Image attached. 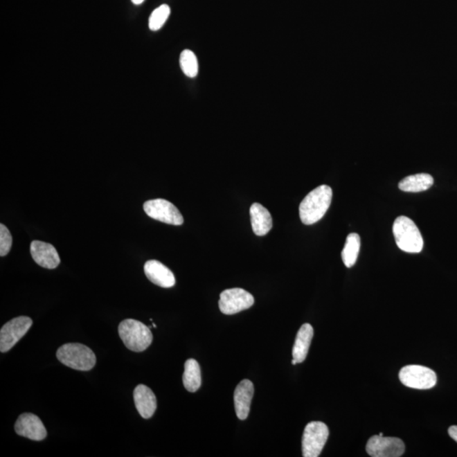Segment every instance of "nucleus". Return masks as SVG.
<instances>
[{
	"mask_svg": "<svg viewBox=\"0 0 457 457\" xmlns=\"http://www.w3.org/2000/svg\"><path fill=\"white\" fill-rule=\"evenodd\" d=\"M332 196V189L326 185L318 186L308 193L299 207L302 222L307 226L319 222L329 209Z\"/></svg>",
	"mask_w": 457,
	"mask_h": 457,
	"instance_id": "f257e3e1",
	"label": "nucleus"
},
{
	"mask_svg": "<svg viewBox=\"0 0 457 457\" xmlns=\"http://www.w3.org/2000/svg\"><path fill=\"white\" fill-rule=\"evenodd\" d=\"M118 331L124 345L135 352H142L150 348L154 338L150 328L135 319L123 320Z\"/></svg>",
	"mask_w": 457,
	"mask_h": 457,
	"instance_id": "f03ea898",
	"label": "nucleus"
},
{
	"mask_svg": "<svg viewBox=\"0 0 457 457\" xmlns=\"http://www.w3.org/2000/svg\"><path fill=\"white\" fill-rule=\"evenodd\" d=\"M393 234L400 249L409 253H421L424 239L416 224L409 217L400 216L395 220Z\"/></svg>",
	"mask_w": 457,
	"mask_h": 457,
	"instance_id": "7ed1b4c3",
	"label": "nucleus"
},
{
	"mask_svg": "<svg viewBox=\"0 0 457 457\" xmlns=\"http://www.w3.org/2000/svg\"><path fill=\"white\" fill-rule=\"evenodd\" d=\"M56 356L61 364L75 370L89 371L96 364V356L93 350L79 343H69L60 346Z\"/></svg>",
	"mask_w": 457,
	"mask_h": 457,
	"instance_id": "20e7f679",
	"label": "nucleus"
},
{
	"mask_svg": "<svg viewBox=\"0 0 457 457\" xmlns=\"http://www.w3.org/2000/svg\"><path fill=\"white\" fill-rule=\"evenodd\" d=\"M329 429L323 422H311L304 429L303 436V456L318 457L329 438Z\"/></svg>",
	"mask_w": 457,
	"mask_h": 457,
	"instance_id": "39448f33",
	"label": "nucleus"
},
{
	"mask_svg": "<svg viewBox=\"0 0 457 457\" xmlns=\"http://www.w3.org/2000/svg\"><path fill=\"white\" fill-rule=\"evenodd\" d=\"M399 379L404 386L418 390H429L437 383L436 373L421 365H409L401 369Z\"/></svg>",
	"mask_w": 457,
	"mask_h": 457,
	"instance_id": "423d86ee",
	"label": "nucleus"
},
{
	"mask_svg": "<svg viewBox=\"0 0 457 457\" xmlns=\"http://www.w3.org/2000/svg\"><path fill=\"white\" fill-rule=\"evenodd\" d=\"M143 209L150 218L160 222L173 226H181L184 223V219L178 208L170 201L161 198L145 201Z\"/></svg>",
	"mask_w": 457,
	"mask_h": 457,
	"instance_id": "0eeeda50",
	"label": "nucleus"
},
{
	"mask_svg": "<svg viewBox=\"0 0 457 457\" xmlns=\"http://www.w3.org/2000/svg\"><path fill=\"white\" fill-rule=\"evenodd\" d=\"M254 304V297L241 288L228 289L220 294L219 307L224 314L232 315L249 310Z\"/></svg>",
	"mask_w": 457,
	"mask_h": 457,
	"instance_id": "6e6552de",
	"label": "nucleus"
},
{
	"mask_svg": "<svg viewBox=\"0 0 457 457\" xmlns=\"http://www.w3.org/2000/svg\"><path fill=\"white\" fill-rule=\"evenodd\" d=\"M33 320L26 316L15 318L6 323L0 330V350L7 352L28 333Z\"/></svg>",
	"mask_w": 457,
	"mask_h": 457,
	"instance_id": "1a4fd4ad",
	"label": "nucleus"
},
{
	"mask_svg": "<svg viewBox=\"0 0 457 457\" xmlns=\"http://www.w3.org/2000/svg\"><path fill=\"white\" fill-rule=\"evenodd\" d=\"M366 451L372 457H399L405 452V445L398 438L375 436L368 440Z\"/></svg>",
	"mask_w": 457,
	"mask_h": 457,
	"instance_id": "9d476101",
	"label": "nucleus"
},
{
	"mask_svg": "<svg viewBox=\"0 0 457 457\" xmlns=\"http://www.w3.org/2000/svg\"><path fill=\"white\" fill-rule=\"evenodd\" d=\"M15 432L18 436L28 438V439L41 441L47 437L43 422L33 413H23L17 418L15 424Z\"/></svg>",
	"mask_w": 457,
	"mask_h": 457,
	"instance_id": "9b49d317",
	"label": "nucleus"
},
{
	"mask_svg": "<svg viewBox=\"0 0 457 457\" xmlns=\"http://www.w3.org/2000/svg\"><path fill=\"white\" fill-rule=\"evenodd\" d=\"M30 251L33 260L43 268L53 269L60 264L58 251L51 244L33 241L30 243Z\"/></svg>",
	"mask_w": 457,
	"mask_h": 457,
	"instance_id": "f8f14e48",
	"label": "nucleus"
},
{
	"mask_svg": "<svg viewBox=\"0 0 457 457\" xmlns=\"http://www.w3.org/2000/svg\"><path fill=\"white\" fill-rule=\"evenodd\" d=\"M253 394V384L249 379L242 380L236 386L234 393V403L236 416L240 420H245L249 417Z\"/></svg>",
	"mask_w": 457,
	"mask_h": 457,
	"instance_id": "ddd939ff",
	"label": "nucleus"
},
{
	"mask_svg": "<svg viewBox=\"0 0 457 457\" xmlns=\"http://www.w3.org/2000/svg\"><path fill=\"white\" fill-rule=\"evenodd\" d=\"M144 273L152 283L160 287L170 288L175 284L174 274L159 261L146 262L144 265Z\"/></svg>",
	"mask_w": 457,
	"mask_h": 457,
	"instance_id": "4468645a",
	"label": "nucleus"
},
{
	"mask_svg": "<svg viewBox=\"0 0 457 457\" xmlns=\"http://www.w3.org/2000/svg\"><path fill=\"white\" fill-rule=\"evenodd\" d=\"M133 396L136 410L142 418L148 419L154 416L157 409V399L150 388L139 384L135 388Z\"/></svg>",
	"mask_w": 457,
	"mask_h": 457,
	"instance_id": "2eb2a0df",
	"label": "nucleus"
},
{
	"mask_svg": "<svg viewBox=\"0 0 457 457\" xmlns=\"http://www.w3.org/2000/svg\"><path fill=\"white\" fill-rule=\"evenodd\" d=\"M250 217L251 227L257 235H265L271 230L273 226L271 215L262 204L256 203L251 206Z\"/></svg>",
	"mask_w": 457,
	"mask_h": 457,
	"instance_id": "dca6fc26",
	"label": "nucleus"
},
{
	"mask_svg": "<svg viewBox=\"0 0 457 457\" xmlns=\"http://www.w3.org/2000/svg\"><path fill=\"white\" fill-rule=\"evenodd\" d=\"M312 337H314V329L310 323H304L297 332L292 349L293 359H295L297 364H302L306 359Z\"/></svg>",
	"mask_w": 457,
	"mask_h": 457,
	"instance_id": "f3484780",
	"label": "nucleus"
},
{
	"mask_svg": "<svg viewBox=\"0 0 457 457\" xmlns=\"http://www.w3.org/2000/svg\"><path fill=\"white\" fill-rule=\"evenodd\" d=\"M433 184V178L429 174H417L404 178L399 183V188L406 192H421L429 189Z\"/></svg>",
	"mask_w": 457,
	"mask_h": 457,
	"instance_id": "a211bd4d",
	"label": "nucleus"
},
{
	"mask_svg": "<svg viewBox=\"0 0 457 457\" xmlns=\"http://www.w3.org/2000/svg\"><path fill=\"white\" fill-rule=\"evenodd\" d=\"M182 379L186 390L192 393L200 388L201 384V369L195 359H188L186 361Z\"/></svg>",
	"mask_w": 457,
	"mask_h": 457,
	"instance_id": "6ab92c4d",
	"label": "nucleus"
},
{
	"mask_svg": "<svg viewBox=\"0 0 457 457\" xmlns=\"http://www.w3.org/2000/svg\"><path fill=\"white\" fill-rule=\"evenodd\" d=\"M360 246L361 239L359 235L352 233L346 238L341 257L343 262L348 268H352L355 265L358 254H359Z\"/></svg>",
	"mask_w": 457,
	"mask_h": 457,
	"instance_id": "aec40b11",
	"label": "nucleus"
},
{
	"mask_svg": "<svg viewBox=\"0 0 457 457\" xmlns=\"http://www.w3.org/2000/svg\"><path fill=\"white\" fill-rule=\"evenodd\" d=\"M180 64L183 73L190 78H196L198 74V61L195 53L185 49L181 53Z\"/></svg>",
	"mask_w": 457,
	"mask_h": 457,
	"instance_id": "412c9836",
	"label": "nucleus"
},
{
	"mask_svg": "<svg viewBox=\"0 0 457 457\" xmlns=\"http://www.w3.org/2000/svg\"><path fill=\"white\" fill-rule=\"evenodd\" d=\"M170 8L167 5H162L152 11L148 21V26L152 30H158L162 28L169 18Z\"/></svg>",
	"mask_w": 457,
	"mask_h": 457,
	"instance_id": "4be33fe9",
	"label": "nucleus"
},
{
	"mask_svg": "<svg viewBox=\"0 0 457 457\" xmlns=\"http://www.w3.org/2000/svg\"><path fill=\"white\" fill-rule=\"evenodd\" d=\"M12 247V235L5 224H0V256L5 257Z\"/></svg>",
	"mask_w": 457,
	"mask_h": 457,
	"instance_id": "5701e85b",
	"label": "nucleus"
},
{
	"mask_svg": "<svg viewBox=\"0 0 457 457\" xmlns=\"http://www.w3.org/2000/svg\"><path fill=\"white\" fill-rule=\"evenodd\" d=\"M448 433L449 436H451L457 443V426L454 425L449 427Z\"/></svg>",
	"mask_w": 457,
	"mask_h": 457,
	"instance_id": "b1692460",
	"label": "nucleus"
},
{
	"mask_svg": "<svg viewBox=\"0 0 457 457\" xmlns=\"http://www.w3.org/2000/svg\"><path fill=\"white\" fill-rule=\"evenodd\" d=\"M143 1L144 0H132V2L136 6L141 5V3H143Z\"/></svg>",
	"mask_w": 457,
	"mask_h": 457,
	"instance_id": "393cba45",
	"label": "nucleus"
},
{
	"mask_svg": "<svg viewBox=\"0 0 457 457\" xmlns=\"http://www.w3.org/2000/svg\"><path fill=\"white\" fill-rule=\"evenodd\" d=\"M292 365H296V364H297V361L295 359H292Z\"/></svg>",
	"mask_w": 457,
	"mask_h": 457,
	"instance_id": "a878e982",
	"label": "nucleus"
},
{
	"mask_svg": "<svg viewBox=\"0 0 457 457\" xmlns=\"http://www.w3.org/2000/svg\"><path fill=\"white\" fill-rule=\"evenodd\" d=\"M379 436H383V433H379Z\"/></svg>",
	"mask_w": 457,
	"mask_h": 457,
	"instance_id": "bb28decb",
	"label": "nucleus"
}]
</instances>
